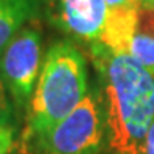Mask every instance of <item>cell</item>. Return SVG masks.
<instances>
[{
    "label": "cell",
    "instance_id": "cell-4",
    "mask_svg": "<svg viewBox=\"0 0 154 154\" xmlns=\"http://www.w3.org/2000/svg\"><path fill=\"white\" fill-rule=\"evenodd\" d=\"M17 32L0 55V75L17 113L25 115L43 68V33L32 24Z\"/></svg>",
    "mask_w": 154,
    "mask_h": 154
},
{
    "label": "cell",
    "instance_id": "cell-6",
    "mask_svg": "<svg viewBox=\"0 0 154 154\" xmlns=\"http://www.w3.org/2000/svg\"><path fill=\"white\" fill-rule=\"evenodd\" d=\"M140 8H110L99 43L106 51L115 55H129L131 44L137 33Z\"/></svg>",
    "mask_w": 154,
    "mask_h": 154
},
{
    "label": "cell",
    "instance_id": "cell-3",
    "mask_svg": "<svg viewBox=\"0 0 154 154\" xmlns=\"http://www.w3.org/2000/svg\"><path fill=\"white\" fill-rule=\"evenodd\" d=\"M106 142L102 96L91 90L32 154H99Z\"/></svg>",
    "mask_w": 154,
    "mask_h": 154
},
{
    "label": "cell",
    "instance_id": "cell-10",
    "mask_svg": "<svg viewBox=\"0 0 154 154\" xmlns=\"http://www.w3.org/2000/svg\"><path fill=\"white\" fill-rule=\"evenodd\" d=\"M16 126H0V154H10L14 148Z\"/></svg>",
    "mask_w": 154,
    "mask_h": 154
},
{
    "label": "cell",
    "instance_id": "cell-8",
    "mask_svg": "<svg viewBox=\"0 0 154 154\" xmlns=\"http://www.w3.org/2000/svg\"><path fill=\"white\" fill-rule=\"evenodd\" d=\"M129 55L154 75V33L137 32L132 39Z\"/></svg>",
    "mask_w": 154,
    "mask_h": 154
},
{
    "label": "cell",
    "instance_id": "cell-12",
    "mask_svg": "<svg viewBox=\"0 0 154 154\" xmlns=\"http://www.w3.org/2000/svg\"><path fill=\"white\" fill-rule=\"evenodd\" d=\"M145 154H154V121L146 135V145H145Z\"/></svg>",
    "mask_w": 154,
    "mask_h": 154
},
{
    "label": "cell",
    "instance_id": "cell-11",
    "mask_svg": "<svg viewBox=\"0 0 154 154\" xmlns=\"http://www.w3.org/2000/svg\"><path fill=\"white\" fill-rule=\"evenodd\" d=\"M107 10L110 8H142L143 0H106Z\"/></svg>",
    "mask_w": 154,
    "mask_h": 154
},
{
    "label": "cell",
    "instance_id": "cell-5",
    "mask_svg": "<svg viewBox=\"0 0 154 154\" xmlns=\"http://www.w3.org/2000/svg\"><path fill=\"white\" fill-rule=\"evenodd\" d=\"M54 27L80 41H99L107 16L106 0H44Z\"/></svg>",
    "mask_w": 154,
    "mask_h": 154
},
{
    "label": "cell",
    "instance_id": "cell-2",
    "mask_svg": "<svg viewBox=\"0 0 154 154\" xmlns=\"http://www.w3.org/2000/svg\"><path fill=\"white\" fill-rule=\"evenodd\" d=\"M87 93L88 74L83 54L68 39L54 43L44 55L32 101L24 115L22 152L32 154L49 132L83 101Z\"/></svg>",
    "mask_w": 154,
    "mask_h": 154
},
{
    "label": "cell",
    "instance_id": "cell-9",
    "mask_svg": "<svg viewBox=\"0 0 154 154\" xmlns=\"http://www.w3.org/2000/svg\"><path fill=\"white\" fill-rule=\"evenodd\" d=\"M16 109L0 75V126H16Z\"/></svg>",
    "mask_w": 154,
    "mask_h": 154
},
{
    "label": "cell",
    "instance_id": "cell-1",
    "mask_svg": "<svg viewBox=\"0 0 154 154\" xmlns=\"http://www.w3.org/2000/svg\"><path fill=\"white\" fill-rule=\"evenodd\" d=\"M96 61L102 63L107 148L112 154H145L154 121V75L131 55L110 54L101 44Z\"/></svg>",
    "mask_w": 154,
    "mask_h": 154
},
{
    "label": "cell",
    "instance_id": "cell-7",
    "mask_svg": "<svg viewBox=\"0 0 154 154\" xmlns=\"http://www.w3.org/2000/svg\"><path fill=\"white\" fill-rule=\"evenodd\" d=\"M38 0H0V55L17 32L33 20Z\"/></svg>",
    "mask_w": 154,
    "mask_h": 154
},
{
    "label": "cell",
    "instance_id": "cell-13",
    "mask_svg": "<svg viewBox=\"0 0 154 154\" xmlns=\"http://www.w3.org/2000/svg\"><path fill=\"white\" fill-rule=\"evenodd\" d=\"M142 6H154V0H143Z\"/></svg>",
    "mask_w": 154,
    "mask_h": 154
}]
</instances>
